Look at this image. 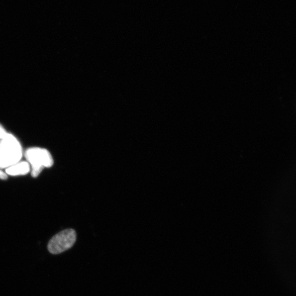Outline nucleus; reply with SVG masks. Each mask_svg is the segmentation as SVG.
Instances as JSON below:
<instances>
[{"label":"nucleus","instance_id":"f257e3e1","mask_svg":"<svg viewBox=\"0 0 296 296\" xmlns=\"http://www.w3.org/2000/svg\"><path fill=\"white\" fill-rule=\"evenodd\" d=\"M23 150L18 139L7 133L0 140V169H7L20 161Z\"/></svg>","mask_w":296,"mask_h":296},{"label":"nucleus","instance_id":"f03ea898","mask_svg":"<svg viewBox=\"0 0 296 296\" xmlns=\"http://www.w3.org/2000/svg\"><path fill=\"white\" fill-rule=\"evenodd\" d=\"M25 157L31 168L32 177H38L44 168H50L53 165L51 153L44 148H30L26 150Z\"/></svg>","mask_w":296,"mask_h":296},{"label":"nucleus","instance_id":"7ed1b4c3","mask_svg":"<svg viewBox=\"0 0 296 296\" xmlns=\"http://www.w3.org/2000/svg\"><path fill=\"white\" fill-rule=\"evenodd\" d=\"M77 239L76 231L67 229L53 236L47 245V249L51 254L58 255L65 252L74 246Z\"/></svg>","mask_w":296,"mask_h":296},{"label":"nucleus","instance_id":"20e7f679","mask_svg":"<svg viewBox=\"0 0 296 296\" xmlns=\"http://www.w3.org/2000/svg\"><path fill=\"white\" fill-rule=\"evenodd\" d=\"M30 171V166L27 161H19L6 169V174L12 176H21L28 174Z\"/></svg>","mask_w":296,"mask_h":296},{"label":"nucleus","instance_id":"39448f33","mask_svg":"<svg viewBox=\"0 0 296 296\" xmlns=\"http://www.w3.org/2000/svg\"><path fill=\"white\" fill-rule=\"evenodd\" d=\"M8 132L5 130L2 125L0 124V140L2 139L6 135Z\"/></svg>","mask_w":296,"mask_h":296},{"label":"nucleus","instance_id":"423d86ee","mask_svg":"<svg viewBox=\"0 0 296 296\" xmlns=\"http://www.w3.org/2000/svg\"><path fill=\"white\" fill-rule=\"evenodd\" d=\"M0 179L2 180L7 179V175L1 170H0Z\"/></svg>","mask_w":296,"mask_h":296}]
</instances>
